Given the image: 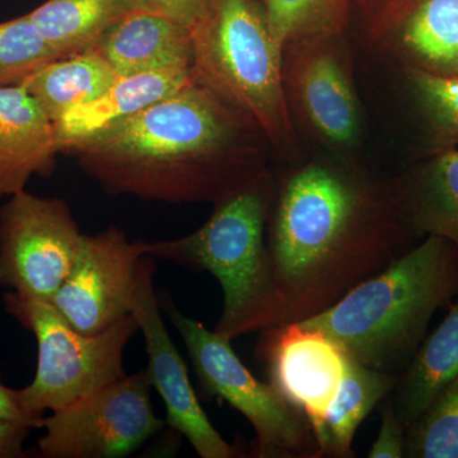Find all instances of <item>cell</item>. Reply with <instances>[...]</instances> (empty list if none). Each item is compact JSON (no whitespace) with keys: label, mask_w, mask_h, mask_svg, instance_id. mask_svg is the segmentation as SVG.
<instances>
[{"label":"cell","mask_w":458,"mask_h":458,"mask_svg":"<svg viewBox=\"0 0 458 458\" xmlns=\"http://www.w3.org/2000/svg\"><path fill=\"white\" fill-rule=\"evenodd\" d=\"M264 140L254 123L191 80L60 153L113 197L216 204L267 171Z\"/></svg>","instance_id":"2"},{"label":"cell","mask_w":458,"mask_h":458,"mask_svg":"<svg viewBox=\"0 0 458 458\" xmlns=\"http://www.w3.org/2000/svg\"><path fill=\"white\" fill-rule=\"evenodd\" d=\"M83 233L64 199L23 190L0 205V286L51 302L63 285Z\"/></svg>","instance_id":"9"},{"label":"cell","mask_w":458,"mask_h":458,"mask_svg":"<svg viewBox=\"0 0 458 458\" xmlns=\"http://www.w3.org/2000/svg\"><path fill=\"white\" fill-rule=\"evenodd\" d=\"M406 427L394 409L393 401L382 410L381 428L378 437L370 448L369 458L405 457Z\"/></svg>","instance_id":"27"},{"label":"cell","mask_w":458,"mask_h":458,"mask_svg":"<svg viewBox=\"0 0 458 458\" xmlns=\"http://www.w3.org/2000/svg\"><path fill=\"white\" fill-rule=\"evenodd\" d=\"M458 375V302L424 339L399 377L394 406L406 429L417 420L443 386Z\"/></svg>","instance_id":"19"},{"label":"cell","mask_w":458,"mask_h":458,"mask_svg":"<svg viewBox=\"0 0 458 458\" xmlns=\"http://www.w3.org/2000/svg\"><path fill=\"white\" fill-rule=\"evenodd\" d=\"M406 430L405 457L458 458V375Z\"/></svg>","instance_id":"23"},{"label":"cell","mask_w":458,"mask_h":458,"mask_svg":"<svg viewBox=\"0 0 458 458\" xmlns=\"http://www.w3.org/2000/svg\"><path fill=\"white\" fill-rule=\"evenodd\" d=\"M411 80L421 105L439 137L458 141V75H443L415 68Z\"/></svg>","instance_id":"26"},{"label":"cell","mask_w":458,"mask_h":458,"mask_svg":"<svg viewBox=\"0 0 458 458\" xmlns=\"http://www.w3.org/2000/svg\"><path fill=\"white\" fill-rule=\"evenodd\" d=\"M256 357L269 384L311 427L319 451L325 421L348 366V352L324 331L286 322L261 331Z\"/></svg>","instance_id":"12"},{"label":"cell","mask_w":458,"mask_h":458,"mask_svg":"<svg viewBox=\"0 0 458 458\" xmlns=\"http://www.w3.org/2000/svg\"><path fill=\"white\" fill-rule=\"evenodd\" d=\"M276 186L267 171L214 204L192 233L147 242L146 254L195 271L221 284V318L214 331L237 337L282 324V302L265 240Z\"/></svg>","instance_id":"4"},{"label":"cell","mask_w":458,"mask_h":458,"mask_svg":"<svg viewBox=\"0 0 458 458\" xmlns=\"http://www.w3.org/2000/svg\"><path fill=\"white\" fill-rule=\"evenodd\" d=\"M399 376L372 369L348 354V366L325 421L318 457H352L358 428L377 403L393 393Z\"/></svg>","instance_id":"21"},{"label":"cell","mask_w":458,"mask_h":458,"mask_svg":"<svg viewBox=\"0 0 458 458\" xmlns=\"http://www.w3.org/2000/svg\"><path fill=\"white\" fill-rule=\"evenodd\" d=\"M190 81V68H168L117 78L98 98L66 111L56 120L60 150L131 119L182 89Z\"/></svg>","instance_id":"16"},{"label":"cell","mask_w":458,"mask_h":458,"mask_svg":"<svg viewBox=\"0 0 458 458\" xmlns=\"http://www.w3.org/2000/svg\"><path fill=\"white\" fill-rule=\"evenodd\" d=\"M33 427L0 419V458L26 457L25 442Z\"/></svg>","instance_id":"29"},{"label":"cell","mask_w":458,"mask_h":458,"mask_svg":"<svg viewBox=\"0 0 458 458\" xmlns=\"http://www.w3.org/2000/svg\"><path fill=\"white\" fill-rule=\"evenodd\" d=\"M57 155L55 123L25 87H0V199L26 190L33 176L50 179Z\"/></svg>","instance_id":"14"},{"label":"cell","mask_w":458,"mask_h":458,"mask_svg":"<svg viewBox=\"0 0 458 458\" xmlns=\"http://www.w3.org/2000/svg\"><path fill=\"white\" fill-rule=\"evenodd\" d=\"M0 419L38 428V421L27 415L21 406L18 390H13L3 384L2 377H0Z\"/></svg>","instance_id":"30"},{"label":"cell","mask_w":458,"mask_h":458,"mask_svg":"<svg viewBox=\"0 0 458 458\" xmlns=\"http://www.w3.org/2000/svg\"><path fill=\"white\" fill-rule=\"evenodd\" d=\"M191 32V80L254 123L271 143L293 137L283 53L256 0H207Z\"/></svg>","instance_id":"5"},{"label":"cell","mask_w":458,"mask_h":458,"mask_svg":"<svg viewBox=\"0 0 458 458\" xmlns=\"http://www.w3.org/2000/svg\"><path fill=\"white\" fill-rule=\"evenodd\" d=\"M5 312L35 336L38 367L31 384L18 390L27 415L38 421L123 378L126 346L140 331L131 315L98 334L81 333L55 307L7 291Z\"/></svg>","instance_id":"6"},{"label":"cell","mask_w":458,"mask_h":458,"mask_svg":"<svg viewBox=\"0 0 458 458\" xmlns=\"http://www.w3.org/2000/svg\"><path fill=\"white\" fill-rule=\"evenodd\" d=\"M267 223L282 324L327 311L409 251L417 236L397 188L328 162L283 177Z\"/></svg>","instance_id":"1"},{"label":"cell","mask_w":458,"mask_h":458,"mask_svg":"<svg viewBox=\"0 0 458 458\" xmlns=\"http://www.w3.org/2000/svg\"><path fill=\"white\" fill-rule=\"evenodd\" d=\"M156 259L146 255L138 267L129 303L144 336L150 386L164 400L167 424L188 439L201 458H234L236 447L223 438L205 414L190 381L188 367L174 343L155 288Z\"/></svg>","instance_id":"10"},{"label":"cell","mask_w":458,"mask_h":458,"mask_svg":"<svg viewBox=\"0 0 458 458\" xmlns=\"http://www.w3.org/2000/svg\"><path fill=\"white\" fill-rule=\"evenodd\" d=\"M138 12L134 0H47L26 16L59 57L95 49L117 21Z\"/></svg>","instance_id":"18"},{"label":"cell","mask_w":458,"mask_h":458,"mask_svg":"<svg viewBox=\"0 0 458 458\" xmlns=\"http://www.w3.org/2000/svg\"><path fill=\"white\" fill-rule=\"evenodd\" d=\"M457 293V247L427 236L327 311L300 322L324 331L360 363L400 377L434 313Z\"/></svg>","instance_id":"3"},{"label":"cell","mask_w":458,"mask_h":458,"mask_svg":"<svg viewBox=\"0 0 458 458\" xmlns=\"http://www.w3.org/2000/svg\"><path fill=\"white\" fill-rule=\"evenodd\" d=\"M119 75L96 50L62 57L42 66L21 86L54 123L72 108L87 104L116 82Z\"/></svg>","instance_id":"20"},{"label":"cell","mask_w":458,"mask_h":458,"mask_svg":"<svg viewBox=\"0 0 458 458\" xmlns=\"http://www.w3.org/2000/svg\"><path fill=\"white\" fill-rule=\"evenodd\" d=\"M147 241H131L108 227L83 234L68 276L51 300L66 321L83 334H98L131 315L129 303Z\"/></svg>","instance_id":"11"},{"label":"cell","mask_w":458,"mask_h":458,"mask_svg":"<svg viewBox=\"0 0 458 458\" xmlns=\"http://www.w3.org/2000/svg\"><path fill=\"white\" fill-rule=\"evenodd\" d=\"M146 369L51 411L41 419L38 451L45 458L128 456L165 428L150 399Z\"/></svg>","instance_id":"8"},{"label":"cell","mask_w":458,"mask_h":458,"mask_svg":"<svg viewBox=\"0 0 458 458\" xmlns=\"http://www.w3.org/2000/svg\"><path fill=\"white\" fill-rule=\"evenodd\" d=\"M62 59L26 14L0 22V87L17 86L42 66Z\"/></svg>","instance_id":"25"},{"label":"cell","mask_w":458,"mask_h":458,"mask_svg":"<svg viewBox=\"0 0 458 458\" xmlns=\"http://www.w3.org/2000/svg\"><path fill=\"white\" fill-rule=\"evenodd\" d=\"M417 236H437L458 249V148H447L397 186Z\"/></svg>","instance_id":"17"},{"label":"cell","mask_w":458,"mask_h":458,"mask_svg":"<svg viewBox=\"0 0 458 458\" xmlns=\"http://www.w3.org/2000/svg\"><path fill=\"white\" fill-rule=\"evenodd\" d=\"M339 0H264L271 35L280 47L327 38L336 29Z\"/></svg>","instance_id":"24"},{"label":"cell","mask_w":458,"mask_h":458,"mask_svg":"<svg viewBox=\"0 0 458 458\" xmlns=\"http://www.w3.org/2000/svg\"><path fill=\"white\" fill-rule=\"evenodd\" d=\"M401 42L423 66L458 75V0H420L406 20Z\"/></svg>","instance_id":"22"},{"label":"cell","mask_w":458,"mask_h":458,"mask_svg":"<svg viewBox=\"0 0 458 458\" xmlns=\"http://www.w3.org/2000/svg\"><path fill=\"white\" fill-rule=\"evenodd\" d=\"M119 77L191 65V32L167 18L132 12L101 36L95 49Z\"/></svg>","instance_id":"15"},{"label":"cell","mask_w":458,"mask_h":458,"mask_svg":"<svg viewBox=\"0 0 458 458\" xmlns=\"http://www.w3.org/2000/svg\"><path fill=\"white\" fill-rule=\"evenodd\" d=\"M292 87L298 106L318 137L352 147L360 134L357 98L342 60L325 38L294 45Z\"/></svg>","instance_id":"13"},{"label":"cell","mask_w":458,"mask_h":458,"mask_svg":"<svg viewBox=\"0 0 458 458\" xmlns=\"http://www.w3.org/2000/svg\"><path fill=\"white\" fill-rule=\"evenodd\" d=\"M183 344L205 393L221 397L255 430L252 457L316 458L318 447L306 418L270 384L256 378L232 348V340L161 303Z\"/></svg>","instance_id":"7"},{"label":"cell","mask_w":458,"mask_h":458,"mask_svg":"<svg viewBox=\"0 0 458 458\" xmlns=\"http://www.w3.org/2000/svg\"><path fill=\"white\" fill-rule=\"evenodd\" d=\"M134 4L138 12L157 14L191 30L203 14L207 0H134Z\"/></svg>","instance_id":"28"}]
</instances>
